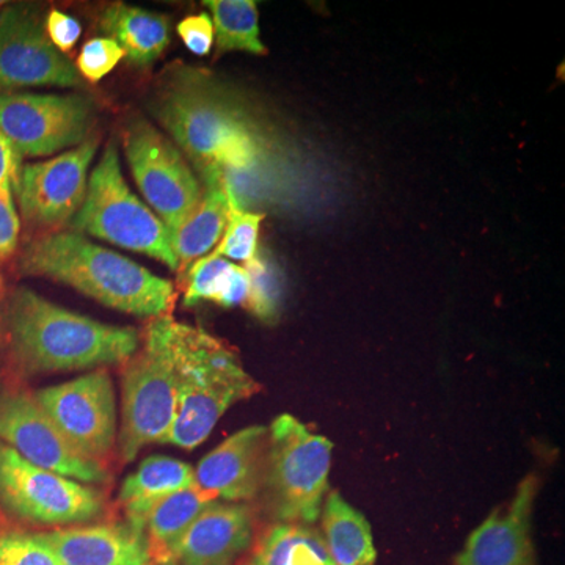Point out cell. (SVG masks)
Wrapping results in <instances>:
<instances>
[{
  "label": "cell",
  "instance_id": "cell-1",
  "mask_svg": "<svg viewBox=\"0 0 565 565\" xmlns=\"http://www.w3.org/2000/svg\"><path fill=\"white\" fill-rule=\"evenodd\" d=\"M151 110L199 172L243 161L280 139L243 95L200 70L170 73Z\"/></svg>",
  "mask_w": 565,
  "mask_h": 565
},
{
  "label": "cell",
  "instance_id": "cell-2",
  "mask_svg": "<svg viewBox=\"0 0 565 565\" xmlns=\"http://www.w3.org/2000/svg\"><path fill=\"white\" fill-rule=\"evenodd\" d=\"M11 351L28 374L92 370L126 362L139 332L73 313L28 288L10 294L6 311Z\"/></svg>",
  "mask_w": 565,
  "mask_h": 565
},
{
  "label": "cell",
  "instance_id": "cell-3",
  "mask_svg": "<svg viewBox=\"0 0 565 565\" xmlns=\"http://www.w3.org/2000/svg\"><path fill=\"white\" fill-rule=\"evenodd\" d=\"M20 270L63 282L104 307L139 318H159L173 307L172 282L79 233L46 234L32 241L22 252Z\"/></svg>",
  "mask_w": 565,
  "mask_h": 565
},
{
  "label": "cell",
  "instance_id": "cell-4",
  "mask_svg": "<svg viewBox=\"0 0 565 565\" xmlns=\"http://www.w3.org/2000/svg\"><path fill=\"white\" fill-rule=\"evenodd\" d=\"M177 373V416L163 444L195 449L214 430L225 412L259 392L239 356L199 327L167 321Z\"/></svg>",
  "mask_w": 565,
  "mask_h": 565
},
{
  "label": "cell",
  "instance_id": "cell-5",
  "mask_svg": "<svg viewBox=\"0 0 565 565\" xmlns=\"http://www.w3.org/2000/svg\"><path fill=\"white\" fill-rule=\"evenodd\" d=\"M333 445L292 415L269 427L262 494L275 523L313 526L329 492Z\"/></svg>",
  "mask_w": 565,
  "mask_h": 565
},
{
  "label": "cell",
  "instance_id": "cell-6",
  "mask_svg": "<svg viewBox=\"0 0 565 565\" xmlns=\"http://www.w3.org/2000/svg\"><path fill=\"white\" fill-rule=\"evenodd\" d=\"M169 315L152 319L143 348L134 353L122 371L121 430L118 451L132 462L143 446L163 444L177 416V373L169 333Z\"/></svg>",
  "mask_w": 565,
  "mask_h": 565
},
{
  "label": "cell",
  "instance_id": "cell-7",
  "mask_svg": "<svg viewBox=\"0 0 565 565\" xmlns=\"http://www.w3.org/2000/svg\"><path fill=\"white\" fill-rule=\"evenodd\" d=\"M71 228L74 233L90 234L118 247L143 253L177 273L169 230L126 184L114 143H109L93 170L87 195L71 221Z\"/></svg>",
  "mask_w": 565,
  "mask_h": 565
},
{
  "label": "cell",
  "instance_id": "cell-8",
  "mask_svg": "<svg viewBox=\"0 0 565 565\" xmlns=\"http://www.w3.org/2000/svg\"><path fill=\"white\" fill-rule=\"evenodd\" d=\"M0 509L35 526H76L106 512L99 490L36 467L0 441Z\"/></svg>",
  "mask_w": 565,
  "mask_h": 565
},
{
  "label": "cell",
  "instance_id": "cell-9",
  "mask_svg": "<svg viewBox=\"0 0 565 565\" xmlns=\"http://www.w3.org/2000/svg\"><path fill=\"white\" fill-rule=\"evenodd\" d=\"M125 150L134 181L141 195L158 212L169 233L174 232L204 196V188L193 174L177 145L145 120L129 125Z\"/></svg>",
  "mask_w": 565,
  "mask_h": 565
},
{
  "label": "cell",
  "instance_id": "cell-10",
  "mask_svg": "<svg viewBox=\"0 0 565 565\" xmlns=\"http://www.w3.org/2000/svg\"><path fill=\"white\" fill-rule=\"evenodd\" d=\"M92 110L90 99L76 93H0V132L20 161L51 156L88 139Z\"/></svg>",
  "mask_w": 565,
  "mask_h": 565
},
{
  "label": "cell",
  "instance_id": "cell-11",
  "mask_svg": "<svg viewBox=\"0 0 565 565\" xmlns=\"http://www.w3.org/2000/svg\"><path fill=\"white\" fill-rule=\"evenodd\" d=\"M0 441L22 459L82 484H104L109 473L81 455L51 422L33 394L0 388Z\"/></svg>",
  "mask_w": 565,
  "mask_h": 565
},
{
  "label": "cell",
  "instance_id": "cell-12",
  "mask_svg": "<svg viewBox=\"0 0 565 565\" xmlns=\"http://www.w3.org/2000/svg\"><path fill=\"white\" fill-rule=\"evenodd\" d=\"M63 437L93 460L109 456L117 444V397L110 375L93 371L65 384L33 393Z\"/></svg>",
  "mask_w": 565,
  "mask_h": 565
},
{
  "label": "cell",
  "instance_id": "cell-13",
  "mask_svg": "<svg viewBox=\"0 0 565 565\" xmlns=\"http://www.w3.org/2000/svg\"><path fill=\"white\" fill-rule=\"evenodd\" d=\"M98 143V137L90 136L57 158L20 169L13 189L25 222L52 230L73 221L87 195L88 169Z\"/></svg>",
  "mask_w": 565,
  "mask_h": 565
},
{
  "label": "cell",
  "instance_id": "cell-14",
  "mask_svg": "<svg viewBox=\"0 0 565 565\" xmlns=\"http://www.w3.org/2000/svg\"><path fill=\"white\" fill-rule=\"evenodd\" d=\"M22 87L81 88L84 82L51 43L40 18L10 7L0 13V93Z\"/></svg>",
  "mask_w": 565,
  "mask_h": 565
},
{
  "label": "cell",
  "instance_id": "cell-15",
  "mask_svg": "<svg viewBox=\"0 0 565 565\" xmlns=\"http://www.w3.org/2000/svg\"><path fill=\"white\" fill-rule=\"evenodd\" d=\"M539 478L527 475L508 503L493 509L456 557V565H535L533 512Z\"/></svg>",
  "mask_w": 565,
  "mask_h": 565
},
{
  "label": "cell",
  "instance_id": "cell-16",
  "mask_svg": "<svg viewBox=\"0 0 565 565\" xmlns=\"http://www.w3.org/2000/svg\"><path fill=\"white\" fill-rule=\"evenodd\" d=\"M255 542V515L245 503L212 501L158 565H234Z\"/></svg>",
  "mask_w": 565,
  "mask_h": 565
},
{
  "label": "cell",
  "instance_id": "cell-17",
  "mask_svg": "<svg viewBox=\"0 0 565 565\" xmlns=\"http://www.w3.org/2000/svg\"><path fill=\"white\" fill-rule=\"evenodd\" d=\"M269 427L248 426L222 441L193 470L195 486L228 503L262 494Z\"/></svg>",
  "mask_w": 565,
  "mask_h": 565
},
{
  "label": "cell",
  "instance_id": "cell-18",
  "mask_svg": "<svg viewBox=\"0 0 565 565\" xmlns=\"http://www.w3.org/2000/svg\"><path fill=\"white\" fill-rule=\"evenodd\" d=\"M61 565H156L147 534L129 522L36 533Z\"/></svg>",
  "mask_w": 565,
  "mask_h": 565
},
{
  "label": "cell",
  "instance_id": "cell-19",
  "mask_svg": "<svg viewBox=\"0 0 565 565\" xmlns=\"http://www.w3.org/2000/svg\"><path fill=\"white\" fill-rule=\"evenodd\" d=\"M195 486L191 465L167 456H151L136 473L122 482L118 500L125 508L126 522L143 531L152 505L180 490Z\"/></svg>",
  "mask_w": 565,
  "mask_h": 565
},
{
  "label": "cell",
  "instance_id": "cell-20",
  "mask_svg": "<svg viewBox=\"0 0 565 565\" xmlns=\"http://www.w3.org/2000/svg\"><path fill=\"white\" fill-rule=\"evenodd\" d=\"M102 29L136 66L158 61L172 40L169 18L126 3H114L104 11Z\"/></svg>",
  "mask_w": 565,
  "mask_h": 565
},
{
  "label": "cell",
  "instance_id": "cell-21",
  "mask_svg": "<svg viewBox=\"0 0 565 565\" xmlns=\"http://www.w3.org/2000/svg\"><path fill=\"white\" fill-rule=\"evenodd\" d=\"M322 541L334 565H375L373 531L366 516L337 490L323 498Z\"/></svg>",
  "mask_w": 565,
  "mask_h": 565
},
{
  "label": "cell",
  "instance_id": "cell-22",
  "mask_svg": "<svg viewBox=\"0 0 565 565\" xmlns=\"http://www.w3.org/2000/svg\"><path fill=\"white\" fill-rule=\"evenodd\" d=\"M232 203L221 188H204L202 203L170 233V244L177 258V273L184 277L189 269L210 255L221 243L228 226Z\"/></svg>",
  "mask_w": 565,
  "mask_h": 565
},
{
  "label": "cell",
  "instance_id": "cell-23",
  "mask_svg": "<svg viewBox=\"0 0 565 565\" xmlns=\"http://www.w3.org/2000/svg\"><path fill=\"white\" fill-rule=\"evenodd\" d=\"M253 544L239 565H334L313 526L275 523Z\"/></svg>",
  "mask_w": 565,
  "mask_h": 565
},
{
  "label": "cell",
  "instance_id": "cell-24",
  "mask_svg": "<svg viewBox=\"0 0 565 565\" xmlns=\"http://www.w3.org/2000/svg\"><path fill=\"white\" fill-rule=\"evenodd\" d=\"M212 501H215L214 497L192 486L152 505L145 520L143 531L150 542L156 565Z\"/></svg>",
  "mask_w": 565,
  "mask_h": 565
},
{
  "label": "cell",
  "instance_id": "cell-25",
  "mask_svg": "<svg viewBox=\"0 0 565 565\" xmlns=\"http://www.w3.org/2000/svg\"><path fill=\"white\" fill-rule=\"evenodd\" d=\"M204 7L212 14L214 39H217V55L225 52L244 51L266 55L267 50L259 39V13L253 0H206Z\"/></svg>",
  "mask_w": 565,
  "mask_h": 565
},
{
  "label": "cell",
  "instance_id": "cell-26",
  "mask_svg": "<svg viewBox=\"0 0 565 565\" xmlns=\"http://www.w3.org/2000/svg\"><path fill=\"white\" fill-rule=\"evenodd\" d=\"M245 273L250 281L247 308L264 323H275L280 319L285 300V274L277 259L267 248H258L250 262L245 263Z\"/></svg>",
  "mask_w": 565,
  "mask_h": 565
},
{
  "label": "cell",
  "instance_id": "cell-27",
  "mask_svg": "<svg viewBox=\"0 0 565 565\" xmlns=\"http://www.w3.org/2000/svg\"><path fill=\"white\" fill-rule=\"evenodd\" d=\"M236 264L222 258L215 252L193 264L188 273L189 281L184 294L185 307H192L203 300L222 305L234 273H236Z\"/></svg>",
  "mask_w": 565,
  "mask_h": 565
},
{
  "label": "cell",
  "instance_id": "cell-28",
  "mask_svg": "<svg viewBox=\"0 0 565 565\" xmlns=\"http://www.w3.org/2000/svg\"><path fill=\"white\" fill-rule=\"evenodd\" d=\"M264 214L232 210L228 226L218 243L215 253L222 258L234 259V262H250L258 252L259 226Z\"/></svg>",
  "mask_w": 565,
  "mask_h": 565
},
{
  "label": "cell",
  "instance_id": "cell-29",
  "mask_svg": "<svg viewBox=\"0 0 565 565\" xmlns=\"http://www.w3.org/2000/svg\"><path fill=\"white\" fill-rule=\"evenodd\" d=\"M0 565H61L36 533L0 531Z\"/></svg>",
  "mask_w": 565,
  "mask_h": 565
},
{
  "label": "cell",
  "instance_id": "cell-30",
  "mask_svg": "<svg viewBox=\"0 0 565 565\" xmlns=\"http://www.w3.org/2000/svg\"><path fill=\"white\" fill-rule=\"evenodd\" d=\"M125 58V51L110 39L87 41L77 58L81 77L90 82H99L114 71Z\"/></svg>",
  "mask_w": 565,
  "mask_h": 565
},
{
  "label": "cell",
  "instance_id": "cell-31",
  "mask_svg": "<svg viewBox=\"0 0 565 565\" xmlns=\"http://www.w3.org/2000/svg\"><path fill=\"white\" fill-rule=\"evenodd\" d=\"M178 35L192 54L200 57L210 54L214 46V24L210 14L200 13L184 18L178 24Z\"/></svg>",
  "mask_w": 565,
  "mask_h": 565
},
{
  "label": "cell",
  "instance_id": "cell-32",
  "mask_svg": "<svg viewBox=\"0 0 565 565\" xmlns=\"http://www.w3.org/2000/svg\"><path fill=\"white\" fill-rule=\"evenodd\" d=\"M11 189H13L11 184L0 188V262L13 255L20 237V218L14 207Z\"/></svg>",
  "mask_w": 565,
  "mask_h": 565
},
{
  "label": "cell",
  "instance_id": "cell-33",
  "mask_svg": "<svg viewBox=\"0 0 565 565\" xmlns=\"http://www.w3.org/2000/svg\"><path fill=\"white\" fill-rule=\"evenodd\" d=\"M44 29H46L51 43L54 44L62 54H66V52H70L76 46L82 33L79 22L74 20L73 17H70V14L62 13V11L58 10L51 11Z\"/></svg>",
  "mask_w": 565,
  "mask_h": 565
},
{
  "label": "cell",
  "instance_id": "cell-34",
  "mask_svg": "<svg viewBox=\"0 0 565 565\" xmlns=\"http://www.w3.org/2000/svg\"><path fill=\"white\" fill-rule=\"evenodd\" d=\"M20 173V159L14 154L10 141L0 132V188L11 184L14 188Z\"/></svg>",
  "mask_w": 565,
  "mask_h": 565
},
{
  "label": "cell",
  "instance_id": "cell-35",
  "mask_svg": "<svg viewBox=\"0 0 565 565\" xmlns=\"http://www.w3.org/2000/svg\"><path fill=\"white\" fill-rule=\"evenodd\" d=\"M0 6H2V2H0Z\"/></svg>",
  "mask_w": 565,
  "mask_h": 565
}]
</instances>
